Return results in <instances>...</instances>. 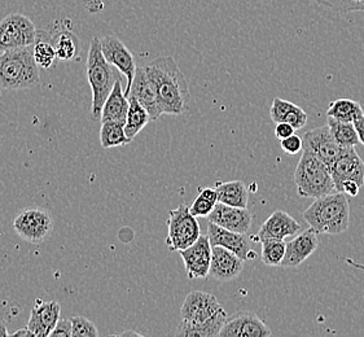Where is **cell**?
<instances>
[{
    "label": "cell",
    "instance_id": "cb8c5ba5",
    "mask_svg": "<svg viewBox=\"0 0 364 337\" xmlns=\"http://www.w3.org/2000/svg\"><path fill=\"white\" fill-rule=\"evenodd\" d=\"M129 100L130 107L124 122V132L129 137V139L132 140L152 119L146 108L139 103L135 97L129 96Z\"/></svg>",
    "mask_w": 364,
    "mask_h": 337
},
{
    "label": "cell",
    "instance_id": "44dd1931",
    "mask_svg": "<svg viewBox=\"0 0 364 337\" xmlns=\"http://www.w3.org/2000/svg\"><path fill=\"white\" fill-rule=\"evenodd\" d=\"M318 245H319V240L313 228H309L306 231L296 235L294 239L287 242V253H285L284 261L282 262V267L284 269L297 267L302 262H305L307 258L318 250Z\"/></svg>",
    "mask_w": 364,
    "mask_h": 337
},
{
    "label": "cell",
    "instance_id": "8d00e7d4",
    "mask_svg": "<svg viewBox=\"0 0 364 337\" xmlns=\"http://www.w3.org/2000/svg\"><path fill=\"white\" fill-rule=\"evenodd\" d=\"M294 132H296V129L293 126L289 125V124L279 122V124H277V127H275V137L279 140L287 139V138H289L291 135H293Z\"/></svg>",
    "mask_w": 364,
    "mask_h": 337
},
{
    "label": "cell",
    "instance_id": "ac0fdd59",
    "mask_svg": "<svg viewBox=\"0 0 364 337\" xmlns=\"http://www.w3.org/2000/svg\"><path fill=\"white\" fill-rule=\"evenodd\" d=\"M244 260L223 247H213L209 277L222 283L237 278L244 270Z\"/></svg>",
    "mask_w": 364,
    "mask_h": 337
},
{
    "label": "cell",
    "instance_id": "7bdbcfd3",
    "mask_svg": "<svg viewBox=\"0 0 364 337\" xmlns=\"http://www.w3.org/2000/svg\"><path fill=\"white\" fill-rule=\"evenodd\" d=\"M0 336H9V332L6 328V324L0 319Z\"/></svg>",
    "mask_w": 364,
    "mask_h": 337
},
{
    "label": "cell",
    "instance_id": "1f68e13d",
    "mask_svg": "<svg viewBox=\"0 0 364 337\" xmlns=\"http://www.w3.org/2000/svg\"><path fill=\"white\" fill-rule=\"evenodd\" d=\"M307 113L305 110L302 109L299 105L291 104V108L288 110V113L285 114L284 121L289 125L293 126L296 130H301L304 129L307 124Z\"/></svg>",
    "mask_w": 364,
    "mask_h": 337
},
{
    "label": "cell",
    "instance_id": "b9f144b4",
    "mask_svg": "<svg viewBox=\"0 0 364 337\" xmlns=\"http://www.w3.org/2000/svg\"><path fill=\"white\" fill-rule=\"evenodd\" d=\"M11 336H15V337L31 336V337H34V335H33V333H31V331H30L29 328H28V327H25V328H23V330L16 331V332H14V333H12V335H11Z\"/></svg>",
    "mask_w": 364,
    "mask_h": 337
},
{
    "label": "cell",
    "instance_id": "8fae6325",
    "mask_svg": "<svg viewBox=\"0 0 364 337\" xmlns=\"http://www.w3.org/2000/svg\"><path fill=\"white\" fill-rule=\"evenodd\" d=\"M336 191L341 192L345 182H355L360 187L364 183V162L355 151V147L341 149L338 157L331 166Z\"/></svg>",
    "mask_w": 364,
    "mask_h": 337
},
{
    "label": "cell",
    "instance_id": "4316f807",
    "mask_svg": "<svg viewBox=\"0 0 364 337\" xmlns=\"http://www.w3.org/2000/svg\"><path fill=\"white\" fill-rule=\"evenodd\" d=\"M132 140L124 132V122L118 121H105L102 122L100 129V144L104 149L122 147L129 144Z\"/></svg>",
    "mask_w": 364,
    "mask_h": 337
},
{
    "label": "cell",
    "instance_id": "d6986e66",
    "mask_svg": "<svg viewBox=\"0 0 364 337\" xmlns=\"http://www.w3.org/2000/svg\"><path fill=\"white\" fill-rule=\"evenodd\" d=\"M301 225L284 210H277L263 222L259 231L257 232L253 242H262L266 239L285 240L299 234Z\"/></svg>",
    "mask_w": 364,
    "mask_h": 337
},
{
    "label": "cell",
    "instance_id": "2e32d148",
    "mask_svg": "<svg viewBox=\"0 0 364 337\" xmlns=\"http://www.w3.org/2000/svg\"><path fill=\"white\" fill-rule=\"evenodd\" d=\"M253 217V213L248 208H237L217 203L213 212L209 214L208 220L233 232L248 234Z\"/></svg>",
    "mask_w": 364,
    "mask_h": 337
},
{
    "label": "cell",
    "instance_id": "60d3db41",
    "mask_svg": "<svg viewBox=\"0 0 364 337\" xmlns=\"http://www.w3.org/2000/svg\"><path fill=\"white\" fill-rule=\"evenodd\" d=\"M355 130H357L358 138H359V143H362L364 146V116L358 118L354 122Z\"/></svg>",
    "mask_w": 364,
    "mask_h": 337
},
{
    "label": "cell",
    "instance_id": "30bf717a",
    "mask_svg": "<svg viewBox=\"0 0 364 337\" xmlns=\"http://www.w3.org/2000/svg\"><path fill=\"white\" fill-rule=\"evenodd\" d=\"M102 42V51L104 58L112 65L117 68L126 78V88L124 95L129 97L132 90V81L136 73V63L135 58L130 50L124 46V42L116 36H107L100 39Z\"/></svg>",
    "mask_w": 364,
    "mask_h": 337
},
{
    "label": "cell",
    "instance_id": "7c38bea8",
    "mask_svg": "<svg viewBox=\"0 0 364 337\" xmlns=\"http://www.w3.org/2000/svg\"><path fill=\"white\" fill-rule=\"evenodd\" d=\"M210 240L208 235H203L187 250L179 252L186 266L188 279H205L209 277L211 264Z\"/></svg>",
    "mask_w": 364,
    "mask_h": 337
},
{
    "label": "cell",
    "instance_id": "ffe728a7",
    "mask_svg": "<svg viewBox=\"0 0 364 337\" xmlns=\"http://www.w3.org/2000/svg\"><path fill=\"white\" fill-rule=\"evenodd\" d=\"M129 96L135 97L146 108L152 121H157L164 114L159 103L156 88L146 74V68L136 69Z\"/></svg>",
    "mask_w": 364,
    "mask_h": 337
},
{
    "label": "cell",
    "instance_id": "d4e9b609",
    "mask_svg": "<svg viewBox=\"0 0 364 337\" xmlns=\"http://www.w3.org/2000/svg\"><path fill=\"white\" fill-rule=\"evenodd\" d=\"M362 116H364V112L360 104L348 97L336 99L329 104L327 109V117L335 118L341 122H354Z\"/></svg>",
    "mask_w": 364,
    "mask_h": 337
},
{
    "label": "cell",
    "instance_id": "e575fe53",
    "mask_svg": "<svg viewBox=\"0 0 364 337\" xmlns=\"http://www.w3.org/2000/svg\"><path fill=\"white\" fill-rule=\"evenodd\" d=\"M72 331H73L72 319H60L56 327L52 331L51 336L72 337Z\"/></svg>",
    "mask_w": 364,
    "mask_h": 337
},
{
    "label": "cell",
    "instance_id": "277c9868",
    "mask_svg": "<svg viewBox=\"0 0 364 337\" xmlns=\"http://www.w3.org/2000/svg\"><path fill=\"white\" fill-rule=\"evenodd\" d=\"M119 70L104 58L100 38L94 37L87 55V80L92 91V118L102 117V107L116 82L121 80Z\"/></svg>",
    "mask_w": 364,
    "mask_h": 337
},
{
    "label": "cell",
    "instance_id": "ba28073f",
    "mask_svg": "<svg viewBox=\"0 0 364 337\" xmlns=\"http://www.w3.org/2000/svg\"><path fill=\"white\" fill-rule=\"evenodd\" d=\"M38 30L28 16L11 14L0 21V52L33 46Z\"/></svg>",
    "mask_w": 364,
    "mask_h": 337
},
{
    "label": "cell",
    "instance_id": "603a6c76",
    "mask_svg": "<svg viewBox=\"0 0 364 337\" xmlns=\"http://www.w3.org/2000/svg\"><path fill=\"white\" fill-rule=\"evenodd\" d=\"M215 190L218 191V203L237 208H248L249 191L241 181H218L215 183Z\"/></svg>",
    "mask_w": 364,
    "mask_h": 337
},
{
    "label": "cell",
    "instance_id": "d6a6232c",
    "mask_svg": "<svg viewBox=\"0 0 364 337\" xmlns=\"http://www.w3.org/2000/svg\"><path fill=\"white\" fill-rule=\"evenodd\" d=\"M215 205H217V203H214V201H211L209 198H206L198 193V196L195 198V201L190 205V212L197 218L198 217H206L208 218Z\"/></svg>",
    "mask_w": 364,
    "mask_h": 337
},
{
    "label": "cell",
    "instance_id": "83f0119b",
    "mask_svg": "<svg viewBox=\"0 0 364 337\" xmlns=\"http://www.w3.org/2000/svg\"><path fill=\"white\" fill-rule=\"evenodd\" d=\"M52 43L56 51L58 60L73 61L78 58L80 53V41L73 33L64 30L60 31L55 37H52Z\"/></svg>",
    "mask_w": 364,
    "mask_h": 337
},
{
    "label": "cell",
    "instance_id": "484cf974",
    "mask_svg": "<svg viewBox=\"0 0 364 337\" xmlns=\"http://www.w3.org/2000/svg\"><path fill=\"white\" fill-rule=\"evenodd\" d=\"M33 51L38 66L43 70L50 69L55 64V60L58 59L52 43V36L44 30H38L37 39L33 44Z\"/></svg>",
    "mask_w": 364,
    "mask_h": 337
},
{
    "label": "cell",
    "instance_id": "5b68a950",
    "mask_svg": "<svg viewBox=\"0 0 364 337\" xmlns=\"http://www.w3.org/2000/svg\"><path fill=\"white\" fill-rule=\"evenodd\" d=\"M38 66L33 46L1 52L0 55V87L4 90H25L39 83Z\"/></svg>",
    "mask_w": 364,
    "mask_h": 337
},
{
    "label": "cell",
    "instance_id": "f35d334b",
    "mask_svg": "<svg viewBox=\"0 0 364 337\" xmlns=\"http://www.w3.org/2000/svg\"><path fill=\"white\" fill-rule=\"evenodd\" d=\"M359 190H360V186L355 183V182H345V183L343 184L341 192L349 195V196L355 198V196H358V193H359Z\"/></svg>",
    "mask_w": 364,
    "mask_h": 337
},
{
    "label": "cell",
    "instance_id": "74e56055",
    "mask_svg": "<svg viewBox=\"0 0 364 337\" xmlns=\"http://www.w3.org/2000/svg\"><path fill=\"white\" fill-rule=\"evenodd\" d=\"M316 3H319L321 6H326V7L333 9L337 14H341V9H343V3L345 0H315Z\"/></svg>",
    "mask_w": 364,
    "mask_h": 337
},
{
    "label": "cell",
    "instance_id": "4dcf8cb0",
    "mask_svg": "<svg viewBox=\"0 0 364 337\" xmlns=\"http://www.w3.org/2000/svg\"><path fill=\"white\" fill-rule=\"evenodd\" d=\"M72 324H73V331H72L73 337L99 336V331H97L95 323L91 322L85 316H74L72 318Z\"/></svg>",
    "mask_w": 364,
    "mask_h": 337
},
{
    "label": "cell",
    "instance_id": "f546056e",
    "mask_svg": "<svg viewBox=\"0 0 364 337\" xmlns=\"http://www.w3.org/2000/svg\"><path fill=\"white\" fill-rule=\"evenodd\" d=\"M261 244H262L261 260L263 264L271 267L282 266L287 253V242L284 240H277V239H266L262 240Z\"/></svg>",
    "mask_w": 364,
    "mask_h": 337
},
{
    "label": "cell",
    "instance_id": "7a4b0ae2",
    "mask_svg": "<svg viewBox=\"0 0 364 337\" xmlns=\"http://www.w3.org/2000/svg\"><path fill=\"white\" fill-rule=\"evenodd\" d=\"M144 68L156 88L162 113L179 116L187 112L190 107V86L175 60L170 56H162Z\"/></svg>",
    "mask_w": 364,
    "mask_h": 337
},
{
    "label": "cell",
    "instance_id": "52a82bcc",
    "mask_svg": "<svg viewBox=\"0 0 364 337\" xmlns=\"http://www.w3.org/2000/svg\"><path fill=\"white\" fill-rule=\"evenodd\" d=\"M201 236L200 223L190 212V205L181 204L168 212L166 244L171 252L187 250Z\"/></svg>",
    "mask_w": 364,
    "mask_h": 337
},
{
    "label": "cell",
    "instance_id": "f1b7e54d",
    "mask_svg": "<svg viewBox=\"0 0 364 337\" xmlns=\"http://www.w3.org/2000/svg\"><path fill=\"white\" fill-rule=\"evenodd\" d=\"M327 124L340 147H355L359 143L357 130L353 122H341L335 118L328 117Z\"/></svg>",
    "mask_w": 364,
    "mask_h": 337
},
{
    "label": "cell",
    "instance_id": "9c48e42d",
    "mask_svg": "<svg viewBox=\"0 0 364 337\" xmlns=\"http://www.w3.org/2000/svg\"><path fill=\"white\" fill-rule=\"evenodd\" d=\"M14 228L25 242H42L52 234L53 218L42 208H26L17 214Z\"/></svg>",
    "mask_w": 364,
    "mask_h": 337
},
{
    "label": "cell",
    "instance_id": "836d02e7",
    "mask_svg": "<svg viewBox=\"0 0 364 337\" xmlns=\"http://www.w3.org/2000/svg\"><path fill=\"white\" fill-rule=\"evenodd\" d=\"M280 146H282V149L284 151V154L294 156V154H299L304 149V140L299 135L293 134L289 138L280 140Z\"/></svg>",
    "mask_w": 364,
    "mask_h": 337
},
{
    "label": "cell",
    "instance_id": "d590c367",
    "mask_svg": "<svg viewBox=\"0 0 364 337\" xmlns=\"http://www.w3.org/2000/svg\"><path fill=\"white\" fill-rule=\"evenodd\" d=\"M353 12H364V0H345L341 15H348Z\"/></svg>",
    "mask_w": 364,
    "mask_h": 337
},
{
    "label": "cell",
    "instance_id": "9a60e30c",
    "mask_svg": "<svg viewBox=\"0 0 364 337\" xmlns=\"http://www.w3.org/2000/svg\"><path fill=\"white\" fill-rule=\"evenodd\" d=\"M208 236H209L211 247H215V245L223 247L233 252L235 255H237L244 261H250L257 257V253L252 248V244L247 237V234L233 232L208 220Z\"/></svg>",
    "mask_w": 364,
    "mask_h": 337
},
{
    "label": "cell",
    "instance_id": "6da1fadb",
    "mask_svg": "<svg viewBox=\"0 0 364 337\" xmlns=\"http://www.w3.org/2000/svg\"><path fill=\"white\" fill-rule=\"evenodd\" d=\"M182 322L176 336L218 337L226 323L227 314L215 296L203 291H192L181 309Z\"/></svg>",
    "mask_w": 364,
    "mask_h": 337
},
{
    "label": "cell",
    "instance_id": "8992f818",
    "mask_svg": "<svg viewBox=\"0 0 364 337\" xmlns=\"http://www.w3.org/2000/svg\"><path fill=\"white\" fill-rule=\"evenodd\" d=\"M293 179L301 198H318L336 192L331 168L306 148L302 149Z\"/></svg>",
    "mask_w": 364,
    "mask_h": 337
},
{
    "label": "cell",
    "instance_id": "3957f363",
    "mask_svg": "<svg viewBox=\"0 0 364 337\" xmlns=\"http://www.w3.org/2000/svg\"><path fill=\"white\" fill-rule=\"evenodd\" d=\"M304 220L316 234H343L350 223V204L346 193L336 191L315 198L304 213Z\"/></svg>",
    "mask_w": 364,
    "mask_h": 337
},
{
    "label": "cell",
    "instance_id": "ab89813d",
    "mask_svg": "<svg viewBox=\"0 0 364 337\" xmlns=\"http://www.w3.org/2000/svg\"><path fill=\"white\" fill-rule=\"evenodd\" d=\"M198 193L200 195H203L206 198H209L211 201H214V203H218V191L215 190V188H210V187H200L198 188Z\"/></svg>",
    "mask_w": 364,
    "mask_h": 337
},
{
    "label": "cell",
    "instance_id": "5bb4252c",
    "mask_svg": "<svg viewBox=\"0 0 364 337\" xmlns=\"http://www.w3.org/2000/svg\"><path fill=\"white\" fill-rule=\"evenodd\" d=\"M302 140H304V148H306L315 156H318L321 161L327 164L329 168L333 165V162L343 149L336 141L335 137L328 124L305 132L302 135Z\"/></svg>",
    "mask_w": 364,
    "mask_h": 337
},
{
    "label": "cell",
    "instance_id": "e0dca14e",
    "mask_svg": "<svg viewBox=\"0 0 364 337\" xmlns=\"http://www.w3.org/2000/svg\"><path fill=\"white\" fill-rule=\"evenodd\" d=\"M61 306L56 301L37 300V304L30 311L28 328L34 337L51 336V332L60 321Z\"/></svg>",
    "mask_w": 364,
    "mask_h": 337
},
{
    "label": "cell",
    "instance_id": "7402d4cb",
    "mask_svg": "<svg viewBox=\"0 0 364 337\" xmlns=\"http://www.w3.org/2000/svg\"><path fill=\"white\" fill-rule=\"evenodd\" d=\"M130 107L129 97L124 95V87H122V78L118 80L112 90L108 99L105 100L102 110V122L105 121H118V122H126L127 112Z\"/></svg>",
    "mask_w": 364,
    "mask_h": 337
},
{
    "label": "cell",
    "instance_id": "4fadbf2b",
    "mask_svg": "<svg viewBox=\"0 0 364 337\" xmlns=\"http://www.w3.org/2000/svg\"><path fill=\"white\" fill-rule=\"evenodd\" d=\"M272 332L259 316L252 311H239L227 316L220 337H267Z\"/></svg>",
    "mask_w": 364,
    "mask_h": 337
}]
</instances>
